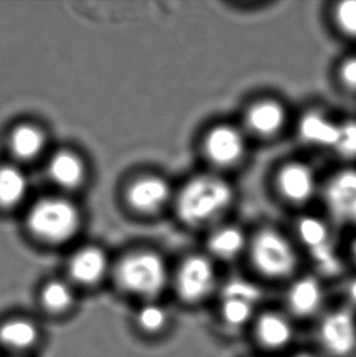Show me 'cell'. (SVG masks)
Returning <instances> with one entry per match:
<instances>
[{"label":"cell","instance_id":"14","mask_svg":"<svg viewBox=\"0 0 356 357\" xmlns=\"http://www.w3.org/2000/svg\"><path fill=\"white\" fill-rule=\"evenodd\" d=\"M258 291L246 280H233L226 285L222 300L221 314L230 327H242L248 324L254 312Z\"/></svg>","mask_w":356,"mask_h":357},{"label":"cell","instance_id":"5","mask_svg":"<svg viewBox=\"0 0 356 357\" xmlns=\"http://www.w3.org/2000/svg\"><path fill=\"white\" fill-rule=\"evenodd\" d=\"M318 202L334 227L356 231V165H339L322 177Z\"/></svg>","mask_w":356,"mask_h":357},{"label":"cell","instance_id":"17","mask_svg":"<svg viewBox=\"0 0 356 357\" xmlns=\"http://www.w3.org/2000/svg\"><path fill=\"white\" fill-rule=\"evenodd\" d=\"M258 342L269 350H281L293 340L294 329L287 316L276 311H266L255 321Z\"/></svg>","mask_w":356,"mask_h":357},{"label":"cell","instance_id":"18","mask_svg":"<svg viewBox=\"0 0 356 357\" xmlns=\"http://www.w3.org/2000/svg\"><path fill=\"white\" fill-rule=\"evenodd\" d=\"M107 261L103 251L86 248L77 251L68 264L70 275L80 284H96L105 275Z\"/></svg>","mask_w":356,"mask_h":357},{"label":"cell","instance_id":"1","mask_svg":"<svg viewBox=\"0 0 356 357\" xmlns=\"http://www.w3.org/2000/svg\"><path fill=\"white\" fill-rule=\"evenodd\" d=\"M238 190L231 177L205 171L194 174L175 197L179 221L192 229L210 231L230 220Z\"/></svg>","mask_w":356,"mask_h":357},{"label":"cell","instance_id":"2","mask_svg":"<svg viewBox=\"0 0 356 357\" xmlns=\"http://www.w3.org/2000/svg\"><path fill=\"white\" fill-rule=\"evenodd\" d=\"M246 257L264 278L287 280L299 266V248L292 234L274 226H261L251 232Z\"/></svg>","mask_w":356,"mask_h":357},{"label":"cell","instance_id":"28","mask_svg":"<svg viewBox=\"0 0 356 357\" xmlns=\"http://www.w3.org/2000/svg\"><path fill=\"white\" fill-rule=\"evenodd\" d=\"M346 294H347L349 303L356 305V277L349 280L346 287Z\"/></svg>","mask_w":356,"mask_h":357},{"label":"cell","instance_id":"23","mask_svg":"<svg viewBox=\"0 0 356 357\" xmlns=\"http://www.w3.org/2000/svg\"><path fill=\"white\" fill-rule=\"evenodd\" d=\"M27 192L24 174L13 166L0 167V206L11 208L24 199Z\"/></svg>","mask_w":356,"mask_h":357},{"label":"cell","instance_id":"29","mask_svg":"<svg viewBox=\"0 0 356 357\" xmlns=\"http://www.w3.org/2000/svg\"><path fill=\"white\" fill-rule=\"evenodd\" d=\"M350 234H352V237L348 243V250H349V255H350L352 260L355 262L356 265V231H353Z\"/></svg>","mask_w":356,"mask_h":357},{"label":"cell","instance_id":"25","mask_svg":"<svg viewBox=\"0 0 356 357\" xmlns=\"http://www.w3.org/2000/svg\"><path fill=\"white\" fill-rule=\"evenodd\" d=\"M40 298L42 304L48 311L54 314L64 312L73 305V289L64 282L54 280L44 287Z\"/></svg>","mask_w":356,"mask_h":357},{"label":"cell","instance_id":"22","mask_svg":"<svg viewBox=\"0 0 356 357\" xmlns=\"http://www.w3.org/2000/svg\"><path fill=\"white\" fill-rule=\"evenodd\" d=\"M10 146L20 159H34L43 150V133L34 126H20L11 135Z\"/></svg>","mask_w":356,"mask_h":357},{"label":"cell","instance_id":"3","mask_svg":"<svg viewBox=\"0 0 356 357\" xmlns=\"http://www.w3.org/2000/svg\"><path fill=\"white\" fill-rule=\"evenodd\" d=\"M251 140L238 121L217 120L204 130L199 150L207 171L231 177L246 165Z\"/></svg>","mask_w":356,"mask_h":357},{"label":"cell","instance_id":"27","mask_svg":"<svg viewBox=\"0 0 356 357\" xmlns=\"http://www.w3.org/2000/svg\"><path fill=\"white\" fill-rule=\"evenodd\" d=\"M169 314L165 307L156 303H148L140 307L137 314V324L148 333H156L165 328Z\"/></svg>","mask_w":356,"mask_h":357},{"label":"cell","instance_id":"19","mask_svg":"<svg viewBox=\"0 0 356 357\" xmlns=\"http://www.w3.org/2000/svg\"><path fill=\"white\" fill-rule=\"evenodd\" d=\"M49 176L63 188H76L82 183L84 169L81 160L68 151L54 155L48 166Z\"/></svg>","mask_w":356,"mask_h":357},{"label":"cell","instance_id":"6","mask_svg":"<svg viewBox=\"0 0 356 357\" xmlns=\"http://www.w3.org/2000/svg\"><path fill=\"white\" fill-rule=\"evenodd\" d=\"M337 228L325 216L302 213L294 221L290 231L299 249L306 251L318 270L323 273H336L341 270V260L336 241Z\"/></svg>","mask_w":356,"mask_h":357},{"label":"cell","instance_id":"12","mask_svg":"<svg viewBox=\"0 0 356 357\" xmlns=\"http://www.w3.org/2000/svg\"><path fill=\"white\" fill-rule=\"evenodd\" d=\"M318 340L333 357L350 356L356 350V319L348 309L329 311L318 329Z\"/></svg>","mask_w":356,"mask_h":357},{"label":"cell","instance_id":"7","mask_svg":"<svg viewBox=\"0 0 356 357\" xmlns=\"http://www.w3.org/2000/svg\"><path fill=\"white\" fill-rule=\"evenodd\" d=\"M238 123L251 142L271 143L293 126L288 105L272 94H259L242 107Z\"/></svg>","mask_w":356,"mask_h":357},{"label":"cell","instance_id":"8","mask_svg":"<svg viewBox=\"0 0 356 357\" xmlns=\"http://www.w3.org/2000/svg\"><path fill=\"white\" fill-rule=\"evenodd\" d=\"M117 282L122 289L143 298H155L168 283L165 262L154 252H135L121 261Z\"/></svg>","mask_w":356,"mask_h":357},{"label":"cell","instance_id":"9","mask_svg":"<svg viewBox=\"0 0 356 357\" xmlns=\"http://www.w3.org/2000/svg\"><path fill=\"white\" fill-rule=\"evenodd\" d=\"M78 223L77 210L64 199H42L29 211V229L37 237L50 243L70 239L77 231Z\"/></svg>","mask_w":356,"mask_h":357},{"label":"cell","instance_id":"16","mask_svg":"<svg viewBox=\"0 0 356 357\" xmlns=\"http://www.w3.org/2000/svg\"><path fill=\"white\" fill-rule=\"evenodd\" d=\"M325 290L315 275H302L294 280L287 291V303L292 314L309 317L322 306Z\"/></svg>","mask_w":356,"mask_h":357},{"label":"cell","instance_id":"26","mask_svg":"<svg viewBox=\"0 0 356 357\" xmlns=\"http://www.w3.org/2000/svg\"><path fill=\"white\" fill-rule=\"evenodd\" d=\"M333 78L341 92L356 97V52L338 60L333 70Z\"/></svg>","mask_w":356,"mask_h":357},{"label":"cell","instance_id":"30","mask_svg":"<svg viewBox=\"0 0 356 357\" xmlns=\"http://www.w3.org/2000/svg\"><path fill=\"white\" fill-rule=\"evenodd\" d=\"M292 357H320V356H318V355H313V354L300 353V354H297V355H294V356H292Z\"/></svg>","mask_w":356,"mask_h":357},{"label":"cell","instance_id":"24","mask_svg":"<svg viewBox=\"0 0 356 357\" xmlns=\"http://www.w3.org/2000/svg\"><path fill=\"white\" fill-rule=\"evenodd\" d=\"M331 154L339 165H356V117H341L337 139Z\"/></svg>","mask_w":356,"mask_h":357},{"label":"cell","instance_id":"20","mask_svg":"<svg viewBox=\"0 0 356 357\" xmlns=\"http://www.w3.org/2000/svg\"><path fill=\"white\" fill-rule=\"evenodd\" d=\"M38 329L31 321L15 319L0 326V343L16 350H24L36 344Z\"/></svg>","mask_w":356,"mask_h":357},{"label":"cell","instance_id":"4","mask_svg":"<svg viewBox=\"0 0 356 357\" xmlns=\"http://www.w3.org/2000/svg\"><path fill=\"white\" fill-rule=\"evenodd\" d=\"M321 184L322 177L310 161L292 158L274 167L269 185L279 203L302 213L318 202Z\"/></svg>","mask_w":356,"mask_h":357},{"label":"cell","instance_id":"21","mask_svg":"<svg viewBox=\"0 0 356 357\" xmlns=\"http://www.w3.org/2000/svg\"><path fill=\"white\" fill-rule=\"evenodd\" d=\"M328 21L339 38L356 43V0H338L328 9Z\"/></svg>","mask_w":356,"mask_h":357},{"label":"cell","instance_id":"13","mask_svg":"<svg viewBox=\"0 0 356 357\" xmlns=\"http://www.w3.org/2000/svg\"><path fill=\"white\" fill-rule=\"evenodd\" d=\"M251 232L238 223L228 220L207 231L205 237V254L212 260L233 262L246 256Z\"/></svg>","mask_w":356,"mask_h":357},{"label":"cell","instance_id":"10","mask_svg":"<svg viewBox=\"0 0 356 357\" xmlns=\"http://www.w3.org/2000/svg\"><path fill=\"white\" fill-rule=\"evenodd\" d=\"M216 262L205 252L187 256L178 266L175 285L181 300L198 304L207 299L217 285Z\"/></svg>","mask_w":356,"mask_h":357},{"label":"cell","instance_id":"11","mask_svg":"<svg viewBox=\"0 0 356 357\" xmlns=\"http://www.w3.org/2000/svg\"><path fill=\"white\" fill-rule=\"evenodd\" d=\"M341 117L320 107H310L293 121L294 133L299 143L313 151H332L337 139Z\"/></svg>","mask_w":356,"mask_h":357},{"label":"cell","instance_id":"15","mask_svg":"<svg viewBox=\"0 0 356 357\" xmlns=\"http://www.w3.org/2000/svg\"><path fill=\"white\" fill-rule=\"evenodd\" d=\"M172 197L171 187L164 178L149 176L135 181L127 192L132 208L144 213L159 211Z\"/></svg>","mask_w":356,"mask_h":357}]
</instances>
